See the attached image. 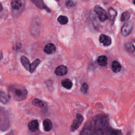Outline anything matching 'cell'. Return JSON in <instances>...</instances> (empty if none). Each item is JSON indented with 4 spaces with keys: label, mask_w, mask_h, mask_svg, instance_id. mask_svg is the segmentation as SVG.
<instances>
[{
    "label": "cell",
    "mask_w": 135,
    "mask_h": 135,
    "mask_svg": "<svg viewBox=\"0 0 135 135\" xmlns=\"http://www.w3.org/2000/svg\"><path fill=\"white\" fill-rule=\"evenodd\" d=\"M40 62H41V61L38 59H37L35 60L34 61H33V62L31 64V65H30V72L31 73H33L35 70L36 68L38 66V65L40 63Z\"/></svg>",
    "instance_id": "ac0fdd59"
},
{
    "label": "cell",
    "mask_w": 135,
    "mask_h": 135,
    "mask_svg": "<svg viewBox=\"0 0 135 135\" xmlns=\"http://www.w3.org/2000/svg\"><path fill=\"white\" fill-rule=\"evenodd\" d=\"M108 124V117L105 114H98L85 124L80 135H103L109 128Z\"/></svg>",
    "instance_id": "6da1fadb"
},
{
    "label": "cell",
    "mask_w": 135,
    "mask_h": 135,
    "mask_svg": "<svg viewBox=\"0 0 135 135\" xmlns=\"http://www.w3.org/2000/svg\"><path fill=\"white\" fill-rule=\"evenodd\" d=\"M44 52L47 54H52L53 53H54L56 51V47L55 45L53 44V43H48L47 44H46L44 49H43Z\"/></svg>",
    "instance_id": "ba28073f"
},
{
    "label": "cell",
    "mask_w": 135,
    "mask_h": 135,
    "mask_svg": "<svg viewBox=\"0 0 135 135\" xmlns=\"http://www.w3.org/2000/svg\"><path fill=\"white\" fill-rule=\"evenodd\" d=\"M56 1H59V0H56Z\"/></svg>",
    "instance_id": "f546056e"
},
{
    "label": "cell",
    "mask_w": 135,
    "mask_h": 135,
    "mask_svg": "<svg viewBox=\"0 0 135 135\" xmlns=\"http://www.w3.org/2000/svg\"><path fill=\"white\" fill-rule=\"evenodd\" d=\"M11 5L14 9L18 10L22 7V3L21 0H11Z\"/></svg>",
    "instance_id": "5bb4252c"
},
{
    "label": "cell",
    "mask_w": 135,
    "mask_h": 135,
    "mask_svg": "<svg viewBox=\"0 0 135 135\" xmlns=\"http://www.w3.org/2000/svg\"><path fill=\"white\" fill-rule=\"evenodd\" d=\"M133 3H134V4L135 5V0H134V1H133Z\"/></svg>",
    "instance_id": "f1b7e54d"
},
{
    "label": "cell",
    "mask_w": 135,
    "mask_h": 135,
    "mask_svg": "<svg viewBox=\"0 0 135 135\" xmlns=\"http://www.w3.org/2000/svg\"><path fill=\"white\" fill-rule=\"evenodd\" d=\"M130 13L128 12H124L122 13L121 16V21L122 22L127 21H128L130 18Z\"/></svg>",
    "instance_id": "603a6c76"
},
{
    "label": "cell",
    "mask_w": 135,
    "mask_h": 135,
    "mask_svg": "<svg viewBox=\"0 0 135 135\" xmlns=\"http://www.w3.org/2000/svg\"><path fill=\"white\" fill-rule=\"evenodd\" d=\"M2 8H3V6H2V4L0 3V12L2 10Z\"/></svg>",
    "instance_id": "4316f807"
},
{
    "label": "cell",
    "mask_w": 135,
    "mask_h": 135,
    "mask_svg": "<svg viewBox=\"0 0 135 135\" xmlns=\"http://www.w3.org/2000/svg\"><path fill=\"white\" fill-rule=\"evenodd\" d=\"M68 18L64 15L59 16L57 18V21L61 25H65L68 22Z\"/></svg>",
    "instance_id": "7402d4cb"
},
{
    "label": "cell",
    "mask_w": 135,
    "mask_h": 135,
    "mask_svg": "<svg viewBox=\"0 0 135 135\" xmlns=\"http://www.w3.org/2000/svg\"><path fill=\"white\" fill-rule=\"evenodd\" d=\"M97 62L100 66H105L108 64V59L105 55H101L98 57Z\"/></svg>",
    "instance_id": "9a60e30c"
},
{
    "label": "cell",
    "mask_w": 135,
    "mask_h": 135,
    "mask_svg": "<svg viewBox=\"0 0 135 135\" xmlns=\"http://www.w3.org/2000/svg\"><path fill=\"white\" fill-rule=\"evenodd\" d=\"M3 58V54L2 53V52H0V60L2 59Z\"/></svg>",
    "instance_id": "484cf974"
},
{
    "label": "cell",
    "mask_w": 135,
    "mask_h": 135,
    "mask_svg": "<svg viewBox=\"0 0 135 135\" xmlns=\"http://www.w3.org/2000/svg\"><path fill=\"white\" fill-rule=\"evenodd\" d=\"M43 126L44 128V130L46 132L51 131L53 128L52 122L49 119H46L43 121Z\"/></svg>",
    "instance_id": "8fae6325"
},
{
    "label": "cell",
    "mask_w": 135,
    "mask_h": 135,
    "mask_svg": "<svg viewBox=\"0 0 135 135\" xmlns=\"http://www.w3.org/2000/svg\"><path fill=\"white\" fill-rule=\"evenodd\" d=\"M105 135H123L121 130L108 128L105 132Z\"/></svg>",
    "instance_id": "e0dca14e"
},
{
    "label": "cell",
    "mask_w": 135,
    "mask_h": 135,
    "mask_svg": "<svg viewBox=\"0 0 135 135\" xmlns=\"http://www.w3.org/2000/svg\"><path fill=\"white\" fill-rule=\"evenodd\" d=\"M108 15L110 19L113 21L115 19V17L117 16V12L114 9L111 7L108 9Z\"/></svg>",
    "instance_id": "ffe728a7"
},
{
    "label": "cell",
    "mask_w": 135,
    "mask_h": 135,
    "mask_svg": "<svg viewBox=\"0 0 135 135\" xmlns=\"http://www.w3.org/2000/svg\"><path fill=\"white\" fill-rule=\"evenodd\" d=\"M39 123L37 120H33L31 121L28 124V128L31 131L35 132L38 129Z\"/></svg>",
    "instance_id": "30bf717a"
},
{
    "label": "cell",
    "mask_w": 135,
    "mask_h": 135,
    "mask_svg": "<svg viewBox=\"0 0 135 135\" xmlns=\"http://www.w3.org/2000/svg\"><path fill=\"white\" fill-rule=\"evenodd\" d=\"M61 84L64 88L68 90L71 89L73 86V83L69 79H65L62 80L61 81Z\"/></svg>",
    "instance_id": "2e32d148"
},
{
    "label": "cell",
    "mask_w": 135,
    "mask_h": 135,
    "mask_svg": "<svg viewBox=\"0 0 135 135\" xmlns=\"http://www.w3.org/2000/svg\"><path fill=\"white\" fill-rule=\"evenodd\" d=\"M133 27V24L132 22H126L122 26L121 30V33L123 36L129 35L131 32Z\"/></svg>",
    "instance_id": "277c9868"
},
{
    "label": "cell",
    "mask_w": 135,
    "mask_h": 135,
    "mask_svg": "<svg viewBox=\"0 0 135 135\" xmlns=\"http://www.w3.org/2000/svg\"><path fill=\"white\" fill-rule=\"evenodd\" d=\"M126 50L129 53H133L135 51V46L131 43H127L124 45Z\"/></svg>",
    "instance_id": "44dd1931"
},
{
    "label": "cell",
    "mask_w": 135,
    "mask_h": 135,
    "mask_svg": "<svg viewBox=\"0 0 135 135\" xmlns=\"http://www.w3.org/2000/svg\"><path fill=\"white\" fill-rule=\"evenodd\" d=\"M32 104L35 107L39 108H43L44 107V103L38 99H34L32 100Z\"/></svg>",
    "instance_id": "d6986e66"
},
{
    "label": "cell",
    "mask_w": 135,
    "mask_h": 135,
    "mask_svg": "<svg viewBox=\"0 0 135 135\" xmlns=\"http://www.w3.org/2000/svg\"><path fill=\"white\" fill-rule=\"evenodd\" d=\"M20 60H21V64H22L23 66L27 71H30L31 63H30L29 59L26 56H25L24 55H22V56H21V57L20 58Z\"/></svg>",
    "instance_id": "9c48e42d"
},
{
    "label": "cell",
    "mask_w": 135,
    "mask_h": 135,
    "mask_svg": "<svg viewBox=\"0 0 135 135\" xmlns=\"http://www.w3.org/2000/svg\"><path fill=\"white\" fill-rule=\"evenodd\" d=\"M99 41L100 43L103 44L104 46H109L111 44V38L110 36L105 35L101 34L99 36Z\"/></svg>",
    "instance_id": "52a82bcc"
},
{
    "label": "cell",
    "mask_w": 135,
    "mask_h": 135,
    "mask_svg": "<svg viewBox=\"0 0 135 135\" xmlns=\"http://www.w3.org/2000/svg\"><path fill=\"white\" fill-rule=\"evenodd\" d=\"M111 68L113 72L115 73L119 72L121 70V64L117 61H113L111 64Z\"/></svg>",
    "instance_id": "4fadbf2b"
},
{
    "label": "cell",
    "mask_w": 135,
    "mask_h": 135,
    "mask_svg": "<svg viewBox=\"0 0 135 135\" xmlns=\"http://www.w3.org/2000/svg\"><path fill=\"white\" fill-rule=\"evenodd\" d=\"M94 11L98 15V17L100 21L104 22L108 19V16L105 11L100 6L96 5L94 8Z\"/></svg>",
    "instance_id": "3957f363"
},
{
    "label": "cell",
    "mask_w": 135,
    "mask_h": 135,
    "mask_svg": "<svg viewBox=\"0 0 135 135\" xmlns=\"http://www.w3.org/2000/svg\"><path fill=\"white\" fill-rule=\"evenodd\" d=\"M8 92L10 98L16 101L25 100L28 94V91L25 88L16 85L11 86Z\"/></svg>",
    "instance_id": "7a4b0ae2"
},
{
    "label": "cell",
    "mask_w": 135,
    "mask_h": 135,
    "mask_svg": "<svg viewBox=\"0 0 135 135\" xmlns=\"http://www.w3.org/2000/svg\"><path fill=\"white\" fill-rule=\"evenodd\" d=\"M127 135H131V134H130V133L129 132H128V133H127Z\"/></svg>",
    "instance_id": "83f0119b"
},
{
    "label": "cell",
    "mask_w": 135,
    "mask_h": 135,
    "mask_svg": "<svg viewBox=\"0 0 135 135\" xmlns=\"http://www.w3.org/2000/svg\"><path fill=\"white\" fill-rule=\"evenodd\" d=\"M76 4V2L74 0H66L65 2V5L69 7H73Z\"/></svg>",
    "instance_id": "d4e9b609"
},
{
    "label": "cell",
    "mask_w": 135,
    "mask_h": 135,
    "mask_svg": "<svg viewBox=\"0 0 135 135\" xmlns=\"http://www.w3.org/2000/svg\"><path fill=\"white\" fill-rule=\"evenodd\" d=\"M54 72L57 76H63L68 73V68L64 65H60L56 68Z\"/></svg>",
    "instance_id": "8992f818"
},
{
    "label": "cell",
    "mask_w": 135,
    "mask_h": 135,
    "mask_svg": "<svg viewBox=\"0 0 135 135\" xmlns=\"http://www.w3.org/2000/svg\"><path fill=\"white\" fill-rule=\"evenodd\" d=\"M83 121V116L80 114L77 113L76 114V118L73 121V122L71 126V130L72 131H74L77 130L81 126V123Z\"/></svg>",
    "instance_id": "5b68a950"
},
{
    "label": "cell",
    "mask_w": 135,
    "mask_h": 135,
    "mask_svg": "<svg viewBox=\"0 0 135 135\" xmlns=\"http://www.w3.org/2000/svg\"><path fill=\"white\" fill-rule=\"evenodd\" d=\"M10 98L8 94H7L4 91H0V102L3 104H6L9 101Z\"/></svg>",
    "instance_id": "7c38bea8"
},
{
    "label": "cell",
    "mask_w": 135,
    "mask_h": 135,
    "mask_svg": "<svg viewBox=\"0 0 135 135\" xmlns=\"http://www.w3.org/2000/svg\"><path fill=\"white\" fill-rule=\"evenodd\" d=\"M88 84L86 83H83L81 86L80 90L83 93H86L88 90Z\"/></svg>",
    "instance_id": "cb8c5ba5"
}]
</instances>
